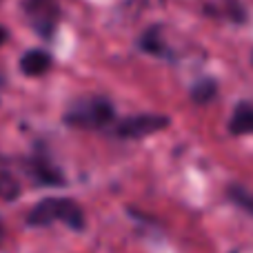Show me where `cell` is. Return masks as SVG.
<instances>
[{
	"instance_id": "4fadbf2b",
	"label": "cell",
	"mask_w": 253,
	"mask_h": 253,
	"mask_svg": "<svg viewBox=\"0 0 253 253\" xmlns=\"http://www.w3.org/2000/svg\"><path fill=\"white\" fill-rule=\"evenodd\" d=\"M2 236H4V224H2V220H0V240H2Z\"/></svg>"
},
{
	"instance_id": "9c48e42d",
	"label": "cell",
	"mask_w": 253,
	"mask_h": 253,
	"mask_svg": "<svg viewBox=\"0 0 253 253\" xmlns=\"http://www.w3.org/2000/svg\"><path fill=\"white\" fill-rule=\"evenodd\" d=\"M229 198H231L240 209L249 211L253 215V193L251 191H247V189H242V187H231L229 189Z\"/></svg>"
},
{
	"instance_id": "3957f363",
	"label": "cell",
	"mask_w": 253,
	"mask_h": 253,
	"mask_svg": "<svg viewBox=\"0 0 253 253\" xmlns=\"http://www.w3.org/2000/svg\"><path fill=\"white\" fill-rule=\"evenodd\" d=\"M22 11L25 18L31 27L36 29V34L44 36H53L60 20V4L58 0H25L22 2Z\"/></svg>"
},
{
	"instance_id": "ba28073f",
	"label": "cell",
	"mask_w": 253,
	"mask_h": 253,
	"mask_svg": "<svg viewBox=\"0 0 253 253\" xmlns=\"http://www.w3.org/2000/svg\"><path fill=\"white\" fill-rule=\"evenodd\" d=\"M20 196V182L7 171H0V200H16Z\"/></svg>"
},
{
	"instance_id": "5b68a950",
	"label": "cell",
	"mask_w": 253,
	"mask_h": 253,
	"mask_svg": "<svg viewBox=\"0 0 253 253\" xmlns=\"http://www.w3.org/2000/svg\"><path fill=\"white\" fill-rule=\"evenodd\" d=\"M49 67H51V56L40 49H31L20 58V69L27 76H42L49 71Z\"/></svg>"
},
{
	"instance_id": "8992f818",
	"label": "cell",
	"mask_w": 253,
	"mask_h": 253,
	"mask_svg": "<svg viewBox=\"0 0 253 253\" xmlns=\"http://www.w3.org/2000/svg\"><path fill=\"white\" fill-rule=\"evenodd\" d=\"M29 169H31V175H34L40 184H62L65 182V178H62L60 171H58L51 162L44 160V158H36V160H31Z\"/></svg>"
},
{
	"instance_id": "7a4b0ae2",
	"label": "cell",
	"mask_w": 253,
	"mask_h": 253,
	"mask_svg": "<svg viewBox=\"0 0 253 253\" xmlns=\"http://www.w3.org/2000/svg\"><path fill=\"white\" fill-rule=\"evenodd\" d=\"M116 118L114 107L102 98H93V100H80L67 111L65 123L78 129H100L107 126Z\"/></svg>"
},
{
	"instance_id": "277c9868",
	"label": "cell",
	"mask_w": 253,
	"mask_h": 253,
	"mask_svg": "<svg viewBox=\"0 0 253 253\" xmlns=\"http://www.w3.org/2000/svg\"><path fill=\"white\" fill-rule=\"evenodd\" d=\"M167 125H169V118L165 116H131V118L120 120L116 133L120 138H144L149 133L165 129Z\"/></svg>"
},
{
	"instance_id": "52a82bcc",
	"label": "cell",
	"mask_w": 253,
	"mask_h": 253,
	"mask_svg": "<svg viewBox=\"0 0 253 253\" xmlns=\"http://www.w3.org/2000/svg\"><path fill=\"white\" fill-rule=\"evenodd\" d=\"M229 129H231V133H236V135L253 133V105H249V102H240L231 116Z\"/></svg>"
},
{
	"instance_id": "8fae6325",
	"label": "cell",
	"mask_w": 253,
	"mask_h": 253,
	"mask_svg": "<svg viewBox=\"0 0 253 253\" xmlns=\"http://www.w3.org/2000/svg\"><path fill=\"white\" fill-rule=\"evenodd\" d=\"M213 93H215V84L213 83H200L196 89H193V98H196L198 102H207Z\"/></svg>"
},
{
	"instance_id": "6da1fadb",
	"label": "cell",
	"mask_w": 253,
	"mask_h": 253,
	"mask_svg": "<svg viewBox=\"0 0 253 253\" xmlns=\"http://www.w3.org/2000/svg\"><path fill=\"white\" fill-rule=\"evenodd\" d=\"M27 222L31 227H47L51 222H65L67 227L80 231L84 227V215L83 209L69 198H44L29 211Z\"/></svg>"
},
{
	"instance_id": "30bf717a",
	"label": "cell",
	"mask_w": 253,
	"mask_h": 253,
	"mask_svg": "<svg viewBox=\"0 0 253 253\" xmlns=\"http://www.w3.org/2000/svg\"><path fill=\"white\" fill-rule=\"evenodd\" d=\"M142 49L144 51H151V53H165L162 49H165V44L160 42V34H158L156 29H149L147 36L142 38Z\"/></svg>"
},
{
	"instance_id": "7c38bea8",
	"label": "cell",
	"mask_w": 253,
	"mask_h": 253,
	"mask_svg": "<svg viewBox=\"0 0 253 253\" xmlns=\"http://www.w3.org/2000/svg\"><path fill=\"white\" fill-rule=\"evenodd\" d=\"M4 40H7V29H4V27H0V44H2Z\"/></svg>"
}]
</instances>
